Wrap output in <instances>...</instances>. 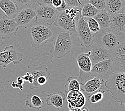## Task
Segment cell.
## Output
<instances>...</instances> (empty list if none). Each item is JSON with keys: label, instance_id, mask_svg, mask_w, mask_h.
Segmentation results:
<instances>
[{"label": "cell", "instance_id": "1", "mask_svg": "<svg viewBox=\"0 0 125 111\" xmlns=\"http://www.w3.org/2000/svg\"><path fill=\"white\" fill-rule=\"evenodd\" d=\"M57 34L51 26L38 22H34L28 27L27 32L30 44L35 49H39L45 44L54 41Z\"/></svg>", "mask_w": 125, "mask_h": 111}, {"label": "cell", "instance_id": "2", "mask_svg": "<svg viewBox=\"0 0 125 111\" xmlns=\"http://www.w3.org/2000/svg\"><path fill=\"white\" fill-rule=\"evenodd\" d=\"M104 87L116 102L125 106V73H115L105 82Z\"/></svg>", "mask_w": 125, "mask_h": 111}, {"label": "cell", "instance_id": "3", "mask_svg": "<svg viewBox=\"0 0 125 111\" xmlns=\"http://www.w3.org/2000/svg\"><path fill=\"white\" fill-rule=\"evenodd\" d=\"M93 39L94 42L98 43L112 52L125 41V35L124 33L117 32L107 28L100 30L98 32L94 34Z\"/></svg>", "mask_w": 125, "mask_h": 111}, {"label": "cell", "instance_id": "4", "mask_svg": "<svg viewBox=\"0 0 125 111\" xmlns=\"http://www.w3.org/2000/svg\"><path fill=\"white\" fill-rule=\"evenodd\" d=\"M54 44L50 49V53L53 58L60 59L66 56L74 47L71 34L62 31L59 33L55 39Z\"/></svg>", "mask_w": 125, "mask_h": 111}, {"label": "cell", "instance_id": "5", "mask_svg": "<svg viewBox=\"0 0 125 111\" xmlns=\"http://www.w3.org/2000/svg\"><path fill=\"white\" fill-rule=\"evenodd\" d=\"M71 52V58L77 62L79 72L90 73L93 65L89 58L90 53L88 48L74 47Z\"/></svg>", "mask_w": 125, "mask_h": 111}, {"label": "cell", "instance_id": "6", "mask_svg": "<svg viewBox=\"0 0 125 111\" xmlns=\"http://www.w3.org/2000/svg\"><path fill=\"white\" fill-rule=\"evenodd\" d=\"M90 73L106 81L115 73V67L111 58L105 60L93 65Z\"/></svg>", "mask_w": 125, "mask_h": 111}, {"label": "cell", "instance_id": "7", "mask_svg": "<svg viewBox=\"0 0 125 111\" xmlns=\"http://www.w3.org/2000/svg\"><path fill=\"white\" fill-rule=\"evenodd\" d=\"M33 9L36 15L35 22H41L49 26L53 24L58 13L56 9L47 5L38 4Z\"/></svg>", "mask_w": 125, "mask_h": 111}, {"label": "cell", "instance_id": "8", "mask_svg": "<svg viewBox=\"0 0 125 111\" xmlns=\"http://www.w3.org/2000/svg\"><path fill=\"white\" fill-rule=\"evenodd\" d=\"M76 34L78 36V42L81 47L89 48L93 44L94 34L90 32L83 17H81L76 23Z\"/></svg>", "mask_w": 125, "mask_h": 111}, {"label": "cell", "instance_id": "9", "mask_svg": "<svg viewBox=\"0 0 125 111\" xmlns=\"http://www.w3.org/2000/svg\"><path fill=\"white\" fill-rule=\"evenodd\" d=\"M22 59V54L16 50L12 45H8L3 50H0V66L4 69L12 62L14 65H19Z\"/></svg>", "mask_w": 125, "mask_h": 111}, {"label": "cell", "instance_id": "10", "mask_svg": "<svg viewBox=\"0 0 125 111\" xmlns=\"http://www.w3.org/2000/svg\"><path fill=\"white\" fill-rule=\"evenodd\" d=\"M36 13L32 6L22 8L14 18L18 27L28 28L35 22Z\"/></svg>", "mask_w": 125, "mask_h": 111}, {"label": "cell", "instance_id": "11", "mask_svg": "<svg viewBox=\"0 0 125 111\" xmlns=\"http://www.w3.org/2000/svg\"><path fill=\"white\" fill-rule=\"evenodd\" d=\"M88 48L90 52L89 58L92 65L98 62L111 58V52L97 42H93Z\"/></svg>", "mask_w": 125, "mask_h": 111}, {"label": "cell", "instance_id": "12", "mask_svg": "<svg viewBox=\"0 0 125 111\" xmlns=\"http://www.w3.org/2000/svg\"><path fill=\"white\" fill-rule=\"evenodd\" d=\"M76 23L77 22L74 19L63 11L58 12L53 25L61 28L65 32L72 34L76 33Z\"/></svg>", "mask_w": 125, "mask_h": 111}, {"label": "cell", "instance_id": "13", "mask_svg": "<svg viewBox=\"0 0 125 111\" xmlns=\"http://www.w3.org/2000/svg\"><path fill=\"white\" fill-rule=\"evenodd\" d=\"M18 30V27L14 19L4 15L0 19V36L2 39H8L16 35Z\"/></svg>", "mask_w": 125, "mask_h": 111}, {"label": "cell", "instance_id": "14", "mask_svg": "<svg viewBox=\"0 0 125 111\" xmlns=\"http://www.w3.org/2000/svg\"><path fill=\"white\" fill-rule=\"evenodd\" d=\"M111 59L115 73H125V41L111 52Z\"/></svg>", "mask_w": 125, "mask_h": 111}, {"label": "cell", "instance_id": "15", "mask_svg": "<svg viewBox=\"0 0 125 111\" xmlns=\"http://www.w3.org/2000/svg\"><path fill=\"white\" fill-rule=\"evenodd\" d=\"M66 95V100L70 110L81 109L86 104V97L81 90L71 91Z\"/></svg>", "mask_w": 125, "mask_h": 111}, {"label": "cell", "instance_id": "16", "mask_svg": "<svg viewBox=\"0 0 125 111\" xmlns=\"http://www.w3.org/2000/svg\"><path fill=\"white\" fill-rule=\"evenodd\" d=\"M105 81L94 76L86 81L83 84L80 85V90L84 94L89 97L97 91L103 89Z\"/></svg>", "mask_w": 125, "mask_h": 111}, {"label": "cell", "instance_id": "17", "mask_svg": "<svg viewBox=\"0 0 125 111\" xmlns=\"http://www.w3.org/2000/svg\"><path fill=\"white\" fill-rule=\"evenodd\" d=\"M27 69L29 70V72L33 75L34 79L33 83L30 84V88L31 90L35 89L36 81L40 77L42 76L49 77L50 75L49 70L47 67H45L43 62L38 65L35 64L28 65Z\"/></svg>", "mask_w": 125, "mask_h": 111}, {"label": "cell", "instance_id": "18", "mask_svg": "<svg viewBox=\"0 0 125 111\" xmlns=\"http://www.w3.org/2000/svg\"><path fill=\"white\" fill-rule=\"evenodd\" d=\"M66 93L59 91L48 95L45 102L48 106H53L59 109L63 107L64 101L66 100Z\"/></svg>", "mask_w": 125, "mask_h": 111}, {"label": "cell", "instance_id": "19", "mask_svg": "<svg viewBox=\"0 0 125 111\" xmlns=\"http://www.w3.org/2000/svg\"><path fill=\"white\" fill-rule=\"evenodd\" d=\"M109 28L117 32L125 33V14L120 13L111 16Z\"/></svg>", "mask_w": 125, "mask_h": 111}, {"label": "cell", "instance_id": "20", "mask_svg": "<svg viewBox=\"0 0 125 111\" xmlns=\"http://www.w3.org/2000/svg\"><path fill=\"white\" fill-rule=\"evenodd\" d=\"M0 9L5 15L11 19H14L19 11V7L11 0H0Z\"/></svg>", "mask_w": 125, "mask_h": 111}, {"label": "cell", "instance_id": "21", "mask_svg": "<svg viewBox=\"0 0 125 111\" xmlns=\"http://www.w3.org/2000/svg\"><path fill=\"white\" fill-rule=\"evenodd\" d=\"M110 16L125 12V6L121 0H106L105 9Z\"/></svg>", "mask_w": 125, "mask_h": 111}, {"label": "cell", "instance_id": "22", "mask_svg": "<svg viewBox=\"0 0 125 111\" xmlns=\"http://www.w3.org/2000/svg\"><path fill=\"white\" fill-rule=\"evenodd\" d=\"M93 18L97 21L100 30L109 28L111 16L105 9L99 11V13Z\"/></svg>", "mask_w": 125, "mask_h": 111}, {"label": "cell", "instance_id": "23", "mask_svg": "<svg viewBox=\"0 0 125 111\" xmlns=\"http://www.w3.org/2000/svg\"><path fill=\"white\" fill-rule=\"evenodd\" d=\"M44 103L40 97L33 94H28L25 101L26 106L37 110H40Z\"/></svg>", "mask_w": 125, "mask_h": 111}, {"label": "cell", "instance_id": "24", "mask_svg": "<svg viewBox=\"0 0 125 111\" xmlns=\"http://www.w3.org/2000/svg\"><path fill=\"white\" fill-rule=\"evenodd\" d=\"M65 93L71 91L80 90V84L77 77L70 76L67 79V83L65 85Z\"/></svg>", "mask_w": 125, "mask_h": 111}, {"label": "cell", "instance_id": "25", "mask_svg": "<svg viewBox=\"0 0 125 111\" xmlns=\"http://www.w3.org/2000/svg\"><path fill=\"white\" fill-rule=\"evenodd\" d=\"M100 10H98L94 5L90 3H88L82 7L81 16L83 18L94 17L99 13Z\"/></svg>", "mask_w": 125, "mask_h": 111}, {"label": "cell", "instance_id": "26", "mask_svg": "<svg viewBox=\"0 0 125 111\" xmlns=\"http://www.w3.org/2000/svg\"><path fill=\"white\" fill-rule=\"evenodd\" d=\"M81 10L82 7H69L65 12L78 22L82 17Z\"/></svg>", "mask_w": 125, "mask_h": 111}, {"label": "cell", "instance_id": "27", "mask_svg": "<svg viewBox=\"0 0 125 111\" xmlns=\"http://www.w3.org/2000/svg\"><path fill=\"white\" fill-rule=\"evenodd\" d=\"M106 92V90L102 89L97 91V92L94 93L90 95L88 99L91 104H96L100 102L103 99L104 93Z\"/></svg>", "mask_w": 125, "mask_h": 111}, {"label": "cell", "instance_id": "28", "mask_svg": "<svg viewBox=\"0 0 125 111\" xmlns=\"http://www.w3.org/2000/svg\"><path fill=\"white\" fill-rule=\"evenodd\" d=\"M84 18L86 20L90 32L93 34H96L100 30V28H99L98 22L93 17Z\"/></svg>", "mask_w": 125, "mask_h": 111}, {"label": "cell", "instance_id": "29", "mask_svg": "<svg viewBox=\"0 0 125 111\" xmlns=\"http://www.w3.org/2000/svg\"><path fill=\"white\" fill-rule=\"evenodd\" d=\"M106 0H90L89 3L94 5L99 10H103L105 9Z\"/></svg>", "mask_w": 125, "mask_h": 111}, {"label": "cell", "instance_id": "30", "mask_svg": "<svg viewBox=\"0 0 125 111\" xmlns=\"http://www.w3.org/2000/svg\"><path fill=\"white\" fill-rule=\"evenodd\" d=\"M14 3L22 7V8L27 6H32L33 2H34V0H11Z\"/></svg>", "mask_w": 125, "mask_h": 111}, {"label": "cell", "instance_id": "31", "mask_svg": "<svg viewBox=\"0 0 125 111\" xmlns=\"http://www.w3.org/2000/svg\"><path fill=\"white\" fill-rule=\"evenodd\" d=\"M68 7H82L78 0H63Z\"/></svg>", "mask_w": 125, "mask_h": 111}, {"label": "cell", "instance_id": "32", "mask_svg": "<svg viewBox=\"0 0 125 111\" xmlns=\"http://www.w3.org/2000/svg\"><path fill=\"white\" fill-rule=\"evenodd\" d=\"M21 78L24 80V81L28 82L30 84H31L33 83V76L30 72L26 73V74L23 76H22Z\"/></svg>", "mask_w": 125, "mask_h": 111}, {"label": "cell", "instance_id": "33", "mask_svg": "<svg viewBox=\"0 0 125 111\" xmlns=\"http://www.w3.org/2000/svg\"><path fill=\"white\" fill-rule=\"evenodd\" d=\"M17 81L18 83L15 84V83H13L12 84V87H15V85H16L15 88H18L20 90H22V89H23V87H22V85L24 83V80L22 79L21 77H18L17 79Z\"/></svg>", "mask_w": 125, "mask_h": 111}, {"label": "cell", "instance_id": "34", "mask_svg": "<svg viewBox=\"0 0 125 111\" xmlns=\"http://www.w3.org/2000/svg\"><path fill=\"white\" fill-rule=\"evenodd\" d=\"M36 4L41 5L52 7V0H34Z\"/></svg>", "mask_w": 125, "mask_h": 111}, {"label": "cell", "instance_id": "35", "mask_svg": "<svg viewBox=\"0 0 125 111\" xmlns=\"http://www.w3.org/2000/svg\"><path fill=\"white\" fill-rule=\"evenodd\" d=\"M63 0H52V7L55 9H57L61 6Z\"/></svg>", "mask_w": 125, "mask_h": 111}, {"label": "cell", "instance_id": "36", "mask_svg": "<svg viewBox=\"0 0 125 111\" xmlns=\"http://www.w3.org/2000/svg\"><path fill=\"white\" fill-rule=\"evenodd\" d=\"M68 8H69V7L67 6L66 3H65V2L63 1H62V4L61 5V6L60 7H59L58 8L56 9V10L58 12H63V11H66L67 9Z\"/></svg>", "mask_w": 125, "mask_h": 111}, {"label": "cell", "instance_id": "37", "mask_svg": "<svg viewBox=\"0 0 125 111\" xmlns=\"http://www.w3.org/2000/svg\"><path fill=\"white\" fill-rule=\"evenodd\" d=\"M79 3L81 5V7H83L86 4L89 3L90 0H78Z\"/></svg>", "mask_w": 125, "mask_h": 111}, {"label": "cell", "instance_id": "38", "mask_svg": "<svg viewBox=\"0 0 125 111\" xmlns=\"http://www.w3.org/2000/svg\"><path fill=\"white\" fill-rule=\"evenodd\" d=\"M81 111H89V110L87 107L84 106L82 108H81Z\"/></svg>", "mask_w": 125, "mask_h": 111}, {"label": "cell", "instance_id": "39", "mask_svg": "<svg viewBox=\"0 0 125 111\" xmlns=\"http://www.w3.org/2000/svg\"><path fill=\"white\" fill-rule=\"evenodd\" d=\"M69 111H81V109H71Z\"/></svg>", "mask_w": 125, "mask_h": 111}, {"label": "cell", "instance_id": "40", "mask_svg": "<svg viewBox=\"0 0 125 111\" xmlns=\"http://www.w3.org/2000/svg\"><path fill=\"white\" fill-rule=\"evenodd\" d=\"M3 43V39L1 38V37L0 36V47Z\"/></svg>", "mask_w": 125, "mask_h": 111}, {"label": "cell", "instance_id": "41", "mask_svg": "<svg viewBox=\"0 0 125 111\" xmlns=\"http://www.w3.org/2000/svg\"><path fill=\"white\" fill-rule=\"evenodd\" d=\"M121 1H122V2L123 3L124 5L125 6V0H121Z\"/></svg>", "mask_w": 125, "mask_h": 111}, {"label": "cell", "instance_id": "42", "mask_svg": "<svg viewBox=\"0 0 125 111\" xmlns=\"http://www.w3.org/2000/svg\"><path fill=\"white\" fill-rule=\"evenodd\" d=\"M124 34H125V33H124Z\"/></svg>", "mask_w": 125, "mask_h": 111}]
</instances>
